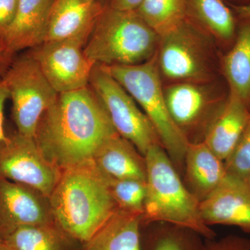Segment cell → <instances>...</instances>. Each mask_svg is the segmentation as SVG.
<instances>
[{
  "label": "cell",
  "instance_id": "obj_1",
  "mask_svg": "<svg viewBox=\"0 0 250 250\" xmlns=\"http://www.w3.org/2000/svg\"><path fill=\"white\" fill-rule=\"evenodd\" d=\"M118 134L89 87L59 93L41 117L35 135L45 157L61 170L92 161Z\"/></svg>",
  "mask_w": 250,
  "mask_h": 250
},
{
  "label": "cell",
  "instance_id": "obj_2",
  "mask_svg": "<svg viewBox=\"0 0 250 250\" xmlns=\"http://www.w3.org/2000/svg\"><path fill=\"white\" fill-rule=\"evenodd\" d=\"M49 200L55 223L83 244L119 210L92 161L62 170Z\"/></svg>",
  "mask_w": 250,
  "mask_h": 250
},
{
  "label": "cell",
  "instance_id": "obj_3",
  "mask_svg": "<svg viewBox=\"0 0 250 250\" xmlns=\"http://www.w3.org/2000/svg\"><path fill=\"white\" fill-rule=\"evenodd\" d=\"M146 200L142 223L164 222L190 229L205 239L216 233L202 220L200 202L188 190L165 149L154 146L146 154Z\"/></svg>",
  "mask_w": 250,
  "mask_h": 250
},
{
  "label": "cell",
  "instance_id": "obj_4",
  "mask_svg": "<svg viewBox=\"0 0 250 250\" xmlns=\"http://www.w3.org/2000/svg\"><path fill=\"white\" fill-rule=\"evenodd\" d=\"M159 36L136 11L105 4L85 42L86 57L98 65H138L156 54Z\"/></svg>",
  "mask_w": 250,
  "mask_h": 250
},
{
  "label": "cell",
  "instance_id": "obj_5",
  "mask_svg": "<svg viewBox=\"0 0 250 250\" xmlns=\"http://www.w3.org/2000/svg\"><path fill=\"white\" fill-rule=\"evenodd\" d=\"M223 52L215 39L189 18L159 36L156 62L164 84L208 82L223 77Z\"/></svg>",
  "mask_w": 250,
  "mask_h": 250
},
{
  "label": "cell",
  "instance_id": "obj_6",
  "mask_svg": "<svg viewBox=\"0 0 250 250\" xmlns=\"http://www.w3.org/2000/svg\"><path fill=\"white\" fill-rule=\"evenodd\" d=\"M102 66L139 104L154 126L162 147L182 177L188 143L174 124L167 109L156 54L150 60L138 65Z\"/></svg>",
  "mask_w": 250,
  "mask_h": 250
},
{
  "label": "cell",
  "instance_id": "obj_7",
  "mask_svg": "<svg viewBox=\"0 0 250 250\" xmlns=\"http://www.w3.org/2000/svg\"><path fill=\"white\" fill-rule=\"evenodd\" d=\"M167 109L188 143L204 142L229 95L224 77L208 82H181L164 85Z\"/></svg>",
  "mask_w": 250,
  "mask_h": 250
},
{
  "label": "cell",
  "instance_id": "obj_8",
  "mask_svg": "<svg viewBox=\"0 0 250 250\" xmlns=\"http://www.w3.org/2000/svg\"><path fill=\"white\" fill-rule=\"evenodd\" d=\"M1 77L12 100L18 132L35 137L41 117L59 93L30 53L14 57Z\"/></svg>",
  "mask_w": 250,
  "mask_h": 250
},
{
  "label": "cell",
  "instance_id": "obj_9",
  "mask_svg": "<svg viewBox=\"0 0 250 250\" xmlns=\"http://www.w3.org/2000/svg\"><path fill=\"white\" fill-rule=\"evenodd\" d=\"M112 125L120 136L132 143L143 156L161 146L154 126L132 97L101 65L95 64L89 82Z\"/></svg>",
  "mask_w": 250,
  "mask_h": 250
},
{
  "label": "cell",
  "instance_id": "obj_10",
  "mask_svg": "<svg viewBox=\"0 0 250 250\" xmlns=\"http://www.w3.org/2000/svg\"><path fill=\"white\" fill-rule=\"evenodd\" d=\"M62 170L49 161L35 139L16 133L0 143V178L50 197Z\"/></svg>",
  "mask_w": 250,
  "mask_h": 250
},
{
  "label": "cell",
  "instance_id": "obj_11",
  "mask_svg": "<svg viewBox=\"0 0 250 250\" xmlns=\"http://www.w3.org/2000/svg\"><path fill=\"white\" fill-rule=\"evenodd\" d=\"M84 39L43 42L29 53L57 93L86 88L95 62L86 57Z\"/></svg>",
  "mask_w": 250,
  "mask_h": 250
},
{
  "label": "cell",
  "instance_id": "obj_12",
  "mask_svg": "<svg viewBox=\"0 0 250 250\" xmlns=\"http://www.w3.org/2000/svg\"><path fill=\"white\" fill-rule=\"evenodd\" d=\"M55 223L48 197L41 192L0 178V241L18 229Z\"/></svg>",
  "mask_w": 250,
  "mask_h": 250
},
{
  "label": "cell",
  "instance_id": "obj_13",
  "mask_svg": "<svg viewBox=\"0 0 250 250\" xmlns=\"http://www.w3.org/2000/svg\"><path fill=\"white\" fill-rule=\"evenodd\" d=\"M199 208L208 227L233 225L250 233V187L246 180L227 174Z\"/></svg>",
  "mask_w": 250,
  "mask_h": 250
},
{
  "label": "cell",
  "instance_id": "obj_14",
  "mask_svg": "<svg viewBox=\"0 0 250 250\" xmlns=\"http://www.w3.org/2000/svg\"><path fill=\"white\" fill-rule=\"evenodd\" d=\"M104 6L100 0H54L44 42L87 41Z\"/></svg>",
  "mask_w": 250,
  "mask_h": 250
},
{
  "label": "cell",
  "instance_id": "obj_15",
  "mask_svg": "<svg viewBox=\"0 0 250 250\" xmlns=\"http://www.w3.org/2000/svg\"><path fill=\"white\" fill-rule=\"evenodd\" d=\"M54 0H19L14 21L1 45L7 53L37 47L44 42Z\"/></svg>",
  "mask_w": 250,
  "mask_h": 250
},
{
  "label": "cell",
  "instance_id": "obj_16",
  "mask_svg": "<svg viewBox=\"0 0 250 250\" xmlns=\"http://www.w3.org/2000/svg\"><path fill=\"white\" fill-rule=\"evenodd\" d=\"M228 172L225 161L205 143H188L182 178L197 201L205 200L221 184Z\"/></svg>",
  "mask_w": 250,
  "mask_h": 250
},
{
  "label": "cell",
  "instance_id": "obj_17",
  "mask_svg": "<svg viewBox=\"0 0 250 250\" xmlns=\"http://www.w3.org/2000/svg\"><path fill=\"white\" fill-rule=\"evenodd\" d=\"M92 161L104 177L146 182V156L118 134L104 143L95 153Z\"/></svg>",
  "mask_w": 250,
  "mask_h": 250
},
{
  "label": "cell",
  "instance_id": "obj_18",
  "mask_svg": "<svg viewBox=\"0 0 250 250\" xmlns=\"http://www.w3.org/2000/svg\"><path fill=\"white\" fill-rule=\"evenodd\" d=\"M250 116V108L230 91L228 101L210 126L204 143L225 161L236 147Z\"/></svg>",
  "mask_w": 250,
  "mask_h": 250
},
{
  "label": "cell",
  "instance_id": "obj_19",
  "mask_svg": "<svg viewBox=\"0 0 250 250\" xmlns=\"http://www.w3.org/2000/svg\"><path fill=\"white\" fill-rule=\"evenodd\" d=\"M237 18L236 39L222 55V73L230 91L250 109V17Z\"/></svg>",
  "mask_w": 250,
  "mask_h": 250
},
{
  "label": "cell",
  "instance_id": "obj_20",
  "mask_svg": "<svg viewBox=\"0 0 250 250\" xmlns=\"http://www.w3.org/2000/svg\"><path fill=\"white\" fill-rule=\"evenodd\" d=\"M187 17L209 34L228 52L236 39L238 18L224 0H186Z\"/></svg>",
  "mask_w": 250,
  "mask_h": 250
},
{
  "label": "cell",
  "instance_id": "obj_21",
  "mask_svg": "<svg viewBox=\"0 0 250 250\" xmlns=\"http://www.w3.org/2000/svg\"><path fill=\"white\" fill-rule=\"evenodd\" d=\"M142 215L117 210L83 250H141Z\"/></svg>",
  "mask_w": 250,
  "mask_h": 250
},
{
  "label": "cell",
  "instance_id": "obj_22",
  "mask_svg": "<svg viewBox=\"0 0 250 250\" xmlns=\"http://www.w3.org/2000/svg\"><path fill=\"white\" fill-rule=\"evenodd\" d=\"M202 238L196 231L174 224L141 223V250H202Z\"/></svg>",
  "mask_w": 250,
  "mask_h": 250
},
{
  "label": "cell",
  "instance_id": "obj_23",
  "mask_svg": "<svg viewBox=\"0 0 250 250\" xmlns=\"http://www.w3.org/2000/svg\"><path fill=\"white\" fill-rule=\"evenodd\" d=\"M75 242L55 223L22 227L3 241L8 250H73Z\"/></svg>",
  "mask_w": 250,
  "mask_h": 250
},
{
  "label": "cell",
  "instance_id": "obj_24",
  "mask_svg": "<svg viewBox=\"0 0 250 250\" xmlns=\"http://www.w3.org/2000/svg\"><path fill=\"white\" fill-rule=\"evenodd\" d=\"M136 11L159 36L172 30L187 18L186 0H143Z\"/></svg>",
  "mask_w": 250,
  "mask_h": 250
},
{
  "label": "cell",
  "instance_id": "obj_25",
  "mask_svg": "<svg viewBox=\"0 0 250 250\" xmlns=\"http://www.w3.org/2000/svg\"><path fill=\"white\" fill-rule=\"evenodd\" d=\"M104 178L118 209L143 216L147 191L146 181Z\"/></svg>",
  "mask_w": 250,
  "mask_h": 250
},
{
  "label": "cell",
  "instance_id": "obj_26",
  "mask_svg": "<svg viewBox=\"0 0 250 250\" xmlns=\"http://www.w3.org/2000/svg\"><path fill=\"white\" fill-rule=\"evenodd\" d=\"M227 172L246 180L250 174V116L231 155L225 161Z\"/></svg>",
  "mask_w": 250,
  "mask_h": 250
},
{
  "label": "cell",
  "instance_id": "obj_27",
  "mask_svg": "<svg viewBox=\"0 0 250 250\" xmlns=\"http://www.w3.org/2000/svg\"><path fill=\"white\" fill-rule=\"evenodd\" d=\"M202 250H250V238L229 235L220 239H205Z\"/></svg>",
  "mask_w": 250,
  "mask_h": 250
},
{
  "label": "cell",
  "instance_id": "obj_28",
  "mask_svg": "<svg viewBox=\"0 0 250 250\" xmlns=\"http://www.w3.org/2000/svg\"><path fill=\"white\" fill-rule=\"evenodd\" d=\"M19 0H0V45L16 18ZM2 47V46H1Z\"/></svg>",
  "mask_w": 250,
  "mask_h": 250
},
{
  "label": "cell",
  "instance_id": "obj_29",
  "mask_svg": "<svg viewBox=\"0 0 250 250\" xmlns=\"http://www.w3.org/2000/svg\"><path fill=\"white\" fill-rule=\"evenodd\" d=\"M9 98V92L6 88L2 77L0 75V143L6 139L7 136L4 131V108L6 100Z\"/></svg>",
  "mask_w": 250,
  "mask_h": 250
},
{
  "label": "cell",
  "instance_id": "obj_30",
  "mask_svg": "<svg viewBox=\"0 0 250 250\" xmlns=\"http://www.w3.org/2000/svg\"><path fill=\"white\" fill-rule=\"evenodd\" d=\"M143 0H111L108 4L115 9L123 11H136Z\"/></svg>",
  "mask_w": 250,
  "mask_h": 250
},
{
  "label": "cell",
  "instance_id": "obj_31",
  "mask_svg": "<svg viewBox=\"0 0 250 250\" xmlns=\"http://www.w3.org/2000/svg\"><path fill=\"white\" fill-rule=\"evenodd\" d=\"M14 57L15 56L7 53L4 49L0 45V75L1 76L6 71Z\"/></svg>",
  "mask_w": 250,
  "mask_h": 250
},
{
  "label": "cell",
  "instance_id": "obj_32",
  "mask_svg": "<svg viewBox=\"0 0 250 250\" xmlns=\"http://www.w3.org/2000/svg\"><path fill=\"white\" fill-rule=\"evenodd\" d=\"M229 6L232 9L237 18L250 17V4L247 6H233V5H229Z\"/></svg>",
  "mask_w": 250,
  "mask_h": 250
},
{
  "label": "cell",
  "instance_id": "obj_33",
  "mask_svg": "<svg viewBox=\"0 0 250 250\" xmlns=\"http://www.w3.org/2000/svg\"><path fill=\"white\" fill-rule=\"evenodd\" d=\"M227 4L233 6H247L250 4V0H226Z\"/></svg>",
  "mask_w": 250,
  "mask_h": 250
},
{
  "label": "cell",
  "instance_id": "obj_34",
  "mask_svg": "<svg viewBox=\"0 0 250 250\" xmlns=\"http://www.w3.org/2000/svg\"><path fill=\"white\" fill-rule=\"evenodd\" d=\"M0 250H8L3 241H0Z\"/></svg>",
  "mask_w": 250,
  "mask_h": 250
},
{
  "label": "cell",
  "instance_id": "obj_35",
  "mask_svg": "<svg viewBox=\"0 0 250 250\" xmlns=\"http://www.w3.org/2000/svg\"><path fill=\"white\" fill-rule=\"evenodd\" d=\"M247 183H248V185H249V187H250V175L248 176V178L246 179Z\"/></svg>",
  "mask_w": 250,
  "mask_h": 250
}]
</instances>
